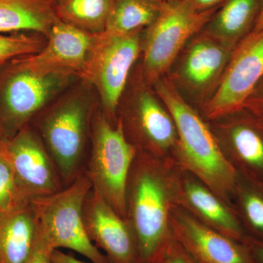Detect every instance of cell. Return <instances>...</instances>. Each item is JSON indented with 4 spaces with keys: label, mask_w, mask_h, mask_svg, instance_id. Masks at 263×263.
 I'll return each instance as SVG.
<instances>
[{
    "label": "cell",
    "mask_w": 263,
    "mask_h": 263,
    "mask_svg": "<svg viewBox=\"0 0 263 263\" xmlns=\"http://www.w3.org/2000/svg\"><path fill=\"white\" fill-rule=\"evenodd\" d=\"M163 182L146 157L137 155L128 177L126 220L138 245L141 263H162L167 237V198Z\"/></svg>",
    "instance_id": "1"
},
{
    "label": "cell",
    "mask_w": 263,
    "mask_h": 263,
    "mask_svg": "<svg viewBox=\"0 0 263 263\" xmlns=\"http://www.w3.org/2000/svg\"><path fill=\"white\" fill-rule=\"evenodd\" d=\"M179 135L186 164L208 185L219 193H235L239 175L223 155L209 128L169 81L157 85Z\"/></svg>",
    "instance_id": "2"
},
{
    "label": "cell",
    "mask_w": 263,
    "mask_h": 263,
    "mask_svg": "<svg viewBox=\"0 0 263 263\" xmlns=\"http://www.w3.org/2000/svg\"><path fill=\"white\" fill-rule=\"evenodd\" d=\"M90 130L91 152L84 174L93 190L126 219V190L136 146L128 141L122 121L114 125L105 114L95 116Z\"/></svg>",
    "instance_id": "3"
},
{
    "label": "cell",
    "mask_w": 263,
    "mask_h": 263,
    "mask_svg": "<svg viewBox=\"0 0 263 263\" xmlns=\"http://www.w3.org/2000/svg\"><path fill=\"white\" fill-rule=\"evenodd\" d=\"M91 183L84 174L61 191L31 201L38 235L52 248L69 249L93 263H110L90 240L85 229L84 205Z\"/></svg>",
    "instance_id": "4"
},
{
    "label": "cell",
    "mask_w": 263,
    "mask_h": 263,
    "mask_svg": "<svg viewBox=\"0 0 263 263\" xmlns=\"http://www.w3.org/2000/svg\"><path fill=\"white\" fill-rule=\"evenodd\" d=\"M90 117L87 101L72 98L57 104L37 122L38 135L49 152L65 187L84 174Z\"/></svg>",
    "instance_id": "5"
},
{
    "label": "cell",
    "mask_w": 263,
    "mask_h": 263,
    "mask_svg": "<svg viewBox=\"0 0 263 263\" xmlns=\"http://www.w3.org/2000/svg\"><path fill=\"white\" fill-rule=\"evenodd\" d=\"M8 64L0 72V133L5 141L28 125L70 76L37 73L18 58Z\"/></svg>",
    "instance_id": "6"
},
{
    "label": "cell",
    "mask_w": 263,
    "mask_h": 263,
    "mask_svg": "<svg viewBox=\"0 0 263 263\" xmlns=\"http://www.w3.org/2000/svg\"><path fill=\"white\" fill-rule=\"evenodd\" d=\"M216 10H197L189 0L162 3L160 13L146 33L143 67L147 80H158L189 38L210 22Z\"/></svg>",
    "instance_id": "7"
},
{
    "label": "cell",
    "mask_w": 263,
    "mask_h": 263,
    "mask_svg": "<svg viewBox=\"0 0 263 263\" xmlns=\"http://www.w3.org/2000/svg\"><path fill=\"white\" fill-rule=\"evenodd\" d=\"M140 52L138 32L95 34L80 75L98 90L107 117L115 114L129 71Z\"/></svg>",
    "instance_id": "8"
},
{
    "label": "cell",
    "mask_w": 263,
    "mask_h": 263,
    "mask_svg": "<svg viewBox=\"0 0 263 263\" xmlns=\"http://www.w3.org/2000/svg\"><path fill=\"white\" fill-rule=\"evenodd\" d=\"M263 79V29L252 30L234 47L217 89L208 103V117L237 113Z\"/></svg>",
    "instance_id": "9"
},
{
    "label": "cell",
    "mask_w": 263,
    "mask_h": 263,
    "mask_svg": "<svg viewBox=\"0 0 263 263\" xmlns=\"http://www.w3.org/2000/svg\"><path fill=\"white\" fill-rule=\"evenodd\" d=\"M5 152L26 201L53 195L65 187L42 139L29 124L5 142Z\"/></svg>",
    "instance_id": "10"
},
{
    "label": "cell",
    "mask_w": 263,
    "mask_h": 263,
    "mask_svg": "<svg viewBox=\"0 0 263 263\" xmlns=\"http://www.w3.org/2000/svg\"><path fill=\"white\" fill-rule=\"evenodd\" d=\"M84 221L90 240L109 262L141 263L130 226L92 187L85 200Z\"/></svg>",
    "instance_id": "11"
},
{
    "label": "cell",
    "mask_w": 263,
    "mask_h": 263,
    "mask_svg": "<svg viewBox=\"0 0 263 263\" xmlns=\"http://www.w3.org/2000/svg\"><path fill=\"white\" fill-rule=\"evenodd\" d=\"M95 34L57 22L48 34V42L38 53L18 58L27 68L39 74H80Z\"/></svg>",
    "instance_id": "12"
},
{
    "label": "cell",
    "mask_w": 263,
    "mask_h": 263,
    "mask_svg": "<svg viewBox=\"0 0 263 263\" xmlns=\"http://www.w3.org/2000/svg\"><path fill=\"white\" fill-rule=\"evenodd\" d=\"M176 240L198 263H254L245 242L233 239L188 216L180 217Z\"/></svg>",
    "instance_id": "13"
},
{
    "label": "cell",
    "mask_w": 263,
    "mask_h": 263,
    "mask_svg": "<svg viewBox=\"0 0 263 263\" xmlns=\"http://www.w3.org/2000/svg\"><path fill=\"white\" fill-rule=\"evenodd\" d=\"M235 168L243 178L263 190V122L252 114L237 119L228 130Z\"/></svg>",
    "instance_id": "14"
},
{
    "label": "cell",
    "mask_w": 263,
    "mask_h": 263,
    "mask_svg": "<svg viewBox=\"0 0 263 263\" xmlns=\"http://www.w3.org/2000/svg\"><path fill=\"white\" fill-rule=\"evenodd\" d=\"M38 237L37 216L32 203L0 218V263H27Z\"/></svg>",
    "instance_id": "15"
},
{
    "label": "cell",
    "mask_w": 263,
    "mask_h": 263,
    "mask_svg": "<svg viewBox=\"0 0 263 263\" xmlns=\"http://www.w3.org/2000/svg\"><path fill=\"white\" fill-rule=\"evenodd\" d=\"M56 0H0V33L34 32L47 36L60 21Z\"/></svg>",
    "instance_id": "16"
},
{
    "label": "cell",
    "mask_w": 263,
    "mask_h": 263,
    "mask_svg": "<svg viewBox=\"0 0 263 263\" xmlns=\"http://www.w3.org/2000/svg\"><path fill=\"white\" fill-rule=\"evenodd\" d=\"M263 0H226L220 10L214 13L210 23L215 39L234 46L249 31L253 30Z\"/></svg>",
    "instance_id": "17"
},
{
    "label": "cell",
    "mask_w": 263,
    "mask_h": 263,
    "mask_svg": "<svg viewBox=\"0 0 263 263\" xmlns=\"http://www.w3.org/2000/svg\"><path fill=\"white\" fill-rule=\"evenodd\" d=\"M208 39L200 40L192 46L183 65L185 79L193 86H204L212 82L232 53L233 46Z\"/></svg>",
    "instance_id": "18"
},
{
    "label": "cell",
    "mask_w": 263,
    "mask_h": 263,
    "mask_svg": "<svg viewBox=\"0 0 263 263\" xmlns=\"http://www.w3.org/2000/svg\"><path fill=\"white\" fill-rule=\"evenodd\" d=\"M185 193L190 203L222 234L236 240L247 239L241 222L209 190L200 183L189 181Z\"/></svg>",
    "instance_id": "19"
},
{
    "label": "cell",
    "mask_w": 263,
    "mask_h": 263,
    "mask_svg": "<svg viewBox=\"0 0 263 263\" xmlns=\"http://www.w3.org/2000/svg\"><path fill=\"white\" fill-rule=\"evenodd\" d=\"M136 105L137 126L147 141L161 148L171 146L176 129L169 112H166L148 92L141 93Z\"/></svg>",
    "instance_id": "20"
},
{
    "label": "cell",
    "mask_w": 263,
    "mask_h": 263,
    "mask_svg": "<svg viewBox=\"0 0 263 263\" xmlns=\"http://www.w3.org/2000/svg\"><path fill=\"white\" fill-rule=\"evenodd\" d=\"M115 0H60L57 16L62 22L92 34L105 31Z\"/></svg>",
    "instance_id": "21"
},
{
    "label": "cell",
    "mask_w": 263,
    "mask_h": 263,
    "mask_svg": "<svg viewBox=\"0 0 263 263\" xmlns=\"http://www.w3.org/2000/svg\"><path fill=\"white\" fill-rule=\"evenodd\" d=\"M162 3L155 0H115L104 32L123 35L149 27L160 13Z\"/></svg>",
    "instance_id": "22"
},
{
    "label": "cell",
    "mask_w": 263,
    "mask_h": 263,
    "mask_svg": "<svg viewBox=\"0 0 263 263\" xmlns=\"http://www.w3.org/2000/svg\"><path fill=\"white\" fill-rule=\"evenodd\" d=\"M235 193L246 226L252 233L248 237L263 240V190L239 176Z\"/></svg>",
    "instance_id": "23"
},
{
    "label": "cell",
    "mask_w": 263,
    "mask_h": 263,
    "mask_svg": "<svg viewBox=\"0 0 263 263\" xmlns=\"http://www.w3.org/2000/svg\"><path fill=\"white\" fill-rule=\"evenodd\" d=\"M29 202L24 200L19 191L14 173L5 152V143L0 149V218Z\"/></svg>",
    "instance_id": "24"
},
{
    "label": "cell",
    "mask_w": 263,
    "mask_h": 263,
    "mask_svg": "<svg viewBox=\"0 0 263 263\" xmlns=\"http://www.w3.org/2000/svg\"><path fill=\"white\" fill-rule=\"evenodd\" d=\"M45 45L38 36L0 33V67L15 59L37 53Z\"/></svg>",
    "instance_id": "25"
},
{
    "label": "cell",
    "mask_w": 263,
    "mask_h": 263,
    "mask_svg": "<svg viewBox=\"0 0 263 263\" xmlns=\"http://www.w3.org/2000/svg\"><path fill=\"white\" fill-rule=\"evenodd\" d=\"M162 263H198L176 239L170 243Z\"/></svg>",
    "instance_id": "26"
},
{
    "label": "cell",
    "mask_w": 263,
    "mask_h": 263,
    "mask_svg": "<svg viewBox=\"0 0 263 263\" xmlns=\"http://www.w3.org/2000/svg\"><path fill=\"white\" fill-rule=\"evenodd\" d=\"M54 249L38 235L35 248L27 263H52L51 255Z\"/></svg>",
    "instance_id": "27"
},
{
    "label": "cell",
    "mask_w": 263,
    "mask_h": 263,
    "mask_svg": "<svg viewBox=\"0 0 263 263\" xmlns=\"http://www.w3.org/2000/svg\"><path fill=\"white\" fill-rule=\"evenodd\" d=\"M245 108L251 110L254 115L263 122V84L256 87L246 103Z\"/></svg>",
    "instance_id": "28"
},
{
    "label": "cell",
    "mask_w": 263,
    "mask_h": 263,
    "mask_svg": "<svg viewBox=\"0 0 263 263\" xmlns=\"http://www.w3.org/2000/svg\"><path fill=\"white\" fill-rule=\"evenodd\" d=\"M245 242L250 251L254 263H263V240L247 237Z\"/></svg>",
    "instance_id": "29"
},
{
    "label": "cell",
    "mask_w": 263,
    "mask_h": 263,
    "mask_svg": "<svg viewBox=\"0 0 263 263\" xmlns=\"http://www.w3.org/2000/svg\"><path fill=\"white\" fill-rule=\"evenodd\" d=\"M51 262L52 263H93L80 260L70 254L64 253L60 249L53 251L51 255Z\"/></svg>",
    "instance_id": "30"
},
{
    "label": "cell",
    "mask_w": 263,
    "mask_h": 263,
    "mask_svg": "<svg viewBox=\"0 0 263 263\" xmlns=\"http://www.w3.org/2000/svg\"><path fill=\"white\" fill-rule=\"evenodd\" d=\"M195 8L199 10H205L216 8L217 5L226 0H189Z\"/></svg>",
    "instance_id": "31"
},
{
    "label": "cell",
    "mask_w": 263,
    "mask_h": 263,
    "mask_svg": "<svg viewBox=\"0 0 263 263\" xmlns=\"http://www.w3.org/2000/svg\"><path fill=\"white\" fill-rule=\"evenodd\" d=\"M263 29V2L262 8H261L260 12L258 17H257V21H256L255 25L253 29L254 31L262 30Z\"/></svg>",
    "instance_id": "32"
},
{
    "label": "cell",
    "mask_w": 263,
    "mask_h": 263,
    "mask_svg": "<svg viewBox=\"0 0 263 263\" xmlns=\"http://www.w3.org/2000/svg\"><path fill=\"white\" fill-rule=\"evenodd\" d=\"M5 141L3 137L2 136L1 133H0V149L4 146Z\"/></svg>",
    "instance_id": "33"
},
{
    "label": "cell",
    "mask_w": 263,
    "mask_h": 263,
    "mask_svg": "<svg viewBox=\"0 0 263 263\" xmlns=\"http://www.w3.org/2000/svg\"><path fill=\"white\" fill-rule=\"evenodd\" d=\"M155 1L159 2V3H164V2L172 1V0H155Z\"/></svg>",
    "instance_id": "34"
}]
</instances>
